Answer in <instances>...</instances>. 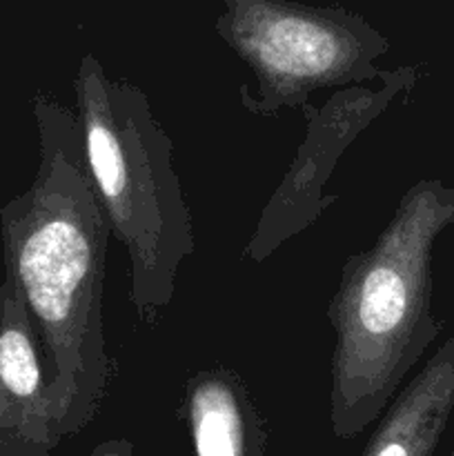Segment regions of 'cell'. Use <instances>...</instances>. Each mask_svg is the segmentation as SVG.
I'll list each match as a JSON object with an SVG mask.
<instances>
[{"label": "cell", "mask_w": 454, "mask_h": 456, "mask_svg": "<svg viewBox=\"0 0 454 456\" xmlns=\"http://www.w3.org/2000/svg\"><path fill=\"white\" fill-rule=\"evenodd\" d=\"M40 163L34 183L0 209L4 274L25 297L43 350L61 441L83 432L111 379L102 328L109 225L85 163L76 111L36 94Z\"/></svg>", "instance_id": "6da1fadb"}, {"label": "cell", "mask_w": 454, "mask_h": 456, "mask_svg": "<svg viewBox=\"0 0 454 456\" xmlns=\"http://www.w3.org/2000/svg\"><path fill=\"white\" fill-rule=\"evenodd\" d=\"M454 225V190L414 183L372 248L352 254L328 305L334 332L329 423L350 441L377 421L441 334L432 312V249Z\"/></svg>", "instance_id": "7a4b0ae2"}, {"label": "cell", "mask_w": 454, "mask_h": 456, "mask_svg": "<svg viewBox=\"0 0 454 456\" xmlns=\"http://www.w3.org/2000/svg\"><path fill=\"white\" fill-rule=\"evenodd\" d=\"M85 163L109 232L129 254V301L147 328L176 292L178 267L194 254L191 214L174 169V142L138 85L111 80L93 53L74 80Z\"/></svg>", "instance_id": "3957f363"}, {"label": "cell", "mask_w": 454, "mask_h": 456, "mask_svg": "<svg viewBox=\"0 0 454 456\" xmlns=\"http://www.w3.org/2000/svg\"><path fill=\"white\" fill-rule=\"evenodd\" d=\"M218 3L214 29L256 80L239 87L240 105L261 118L301 110L316 89L369 85L381 74L377 61L390 52V40L350 9L289 0Z\"/></svg>", "instance_id": "277c9868"}, {"label": "cell", "mask_w": 454, "mask_h": 456, "mask_svg": "<svg viewBox=\"0 0 454 456\" xmlns=\"http://www.w3.org/2000/svg\"><path fill=\"white\" fill-rule=\"evenodd\" d=\"M378 80L381 83L374 87L336 89L320 107L303 102L305 138L245 243L243 256L247 261H267L280 245L314 225L325 209L336 203V196H325V185L338 159L396 98L414 89L418 69L412 65L381 69Z\"/></svg>", "instance_id": "5b68a950"}, {"label": "cell", "mask_w": 454, "mask_h": 456, "mask_svg": "<svg viewBox=\"0 0 454 456\" xmlns=\"http://www.w3.org/2000/svg\"><path fill=\"white\" fill-rule=\"evenodd\" d=\"M0 386L18 419V456H49L61 445L38 330L20 288L0 283Z\"/></svg>", "instance_id": "8992f818"}, {"label": "cell", "mask_w": 454, "mask_h": 456, "mask_svg": "<svg viewBox=\"0 0 454 456\" xmlns=\"http://www.w3.org/2000/svg\"><path fill=\"white\" fill-rule=\"evenodd\" d=\"M191 456H267V430L243 379L230 368L191 374L182 392Z\"/></svg>", "instance_id": "52a82bcc"}, {"label": "cell", "mask_w": 454, "mask_h": 456, "mask_svg": "<svg viewBox=\"0 0 454 456\" xmlns=\"http://www.w3.org/2000/svg\"><path fill=\"white\" fill-rule=\"evenodd\" d=\"M454 412V337L396 392L363 456H434Z\"/></svg>", "instance_id": "ba28073f"}, {"label": "cell", "mask_w": 454, "mask_h": 456, "mask_svg": "<svg viewBox=\"0 0 454 456\" xmlns=\"http://www.w3.org/2000/svg\"><path fill=\"white\" fill-rule=\"evenodd\" d=\"M0 456H18V419L0 386Z\"/></svg>", "instance_id": "9c48e42d"}, {"label": "cell", "mask_w": 454, "mask_h": 456, "mask_svg": "<svg viewBox=\"0 0 454 456\" xmlns=\"http://www.w3.org/2000/svg\"><path fill=\"white\" fill-rule=\"evenodd\" d=\"M89 456H136V448L129 439H107L98 444Z\"/></svg>", "instance_id": "30bf717a"}, {"label": "cell", "mask_w": 454, "mask_h": 456, "mask_svg": "<svg viewBox=\"0 0 454 456\" xmlns=\"http://www.w3.org/2000/svg\"><path fill=\"white\" fill-rule=\"evenodd\" d=\"M450 456H454V441H452V450H450Z\"/></svg>", "instance_id": "8fae6325"}]
</instances>
